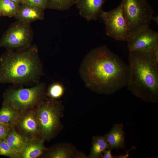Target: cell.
Segmentation results:
<instances>
[{"label":"cell","mask_w":158,"mask_h":158,"mask_svg":"<svg viewBox=\"0 0 158 158\" xmlns=\"http://www.w3.org/2000/svg\"><path fill=\"white\" fill-rule=\"evenodd\" d=\"M79 73L90 90L110 95L127 86L130 69L128 65L104 45L93 49L86 55Z\"/></svg>","instance_id":"obj_1"},{"label":"cell","mask_w":158,"mask_h":158,"mask_svg":"<svg viewBox=\"0 0 158 158\" xmlns=\"http://www.w3.org/2000/svg\"><path fill=\"white\" fill-rule=\"evenodd\" d=\"M44 74L36 46L6 51L0 56V83L14 86L33 85Z\"/></svg>","instance_id":"obj_2"},{"label":"cell","mask_w":158,"mask_h":158,"mask_svg":"<svg viewBox=\"0 0 158 158\" xmlns=\"http://www.w3.org/2000/svg\"><path fill=\"white\" fill-rule=\"evenodd\" d=\"M128 90L145 102H158V62L151 52L129 51Z\"/></svg>","instance_id":"obj_3"},{"label":"cell","mask_w":158,"mask_h":158,"mask_svg":"<svg viewBox=\"0 0 158 158\" xmlns=\"http://www.w3.org/2000/svg\"><path fill=\"white\" fill-rule=\"evenodd\" d=\"M35 110L40 137L45 141H49L63 129L61 119L63 115V106L59 99L47 97Z\"/></svg>","instance_id":"obj_4"},{"label":"cell","mask_w":158,"mask_h":158,"mask_svg":"<svg viewBox=\"0 0 158 158\" xmlns=\"http://www.w3.org/2000/svg\"><path fill=\"white\" fill-rule=\"evenodd\" d=\"M46 90V84L43 82L28 87L13 85L4 92L3 102L12 106L20 115L35 109L47 97Z\"/></svg>","instance_id":"obj_5"},{"label":"cell","mask_w":158,"mask_h":158,"mask_svg":"<svg viewBox=\"0 0 158 158\" xmlns=\"http://www.w3.org/2000/svg\"><path fill=\"white\" fill-rule=\"evenodd\" d=\"M121 2L129 39L140 30L149 27L154 10L147 0H122Z\"/></svg>","instance_id":"obj_6"},{"label":"cell","mask_w":158,"mask_h":158,"mask_svg":"<svg viewBox=\"0 0 158 158\" xmlns=\"http://www.w3.org/2000/svg\"><path fill=\"white\" fill-rule=\"evenodd\" d=\"M33 32L30 23L19 20L13 23L0 39V47L18 50L31 45Z\"/></svg>","instance_id":"obj_7"},{"label":"cell","mask_w":158,"mask_h":158,"mask_svg":"<svg viewBox=\"0 0 158 158\" xmlns=\"http://www.w3.org/2000/svg\"><path fill=\"white\" fill-rule=\"evenodd\" d=\"M100 18L105 24L107 36L117 41H128L129 40L128 28L121 2L111 10L103 11Z\"/></svg>","instance_id":"obj_8"},{"label":"cell","mask_w":158,"mask_h":158,"mask_svg":"<svg viewBox=\"0 0 158 158\" xmlns=\"http://www.w3.org/2000/svg\"><path fill=\"white\" fill-rule=\"evenodd\" d=\"M128 42L129 51L151 52L158 46V33L149 27L146 28L131 36Z\"/></svg>","instance_id":"obj_9"},{"label":"cell","mask_w":158,"mask_h":158,"mask_svg":"<svg viewBox=\"0 0 158 158\" xmlns=\"http://www.w3.org/2000/svg\"><path fill=\"white\" fill-rule=\"evenodd\" d=\"M14 128L27 140L41 138L35 109L28 110L20 114Z\"/></svg>","instance_id":"obj_10"},{"label":"cell","mask_w":158,"mask_h":158,"mask_svg":"<svg viewBox=\"0 0 158 158\" xmlns=\"http://www.w3.org/2000/svg\"><path fill=\"white\" fill-rule=\"evenodd\" d=\"M40 158H87L83 152L78 150L69 143L61 142L47 148Z\"/></svg>","instance_id":"obj_11"},{"label":"cell","mask_w":158,"mask_h":158,"mask_svg":"<svg viewBox=\"0 0 158 158\" xmlns=\"http://www.w3.org/2000/svg\"><path fill=\"white\" fill-rule=\"evenodd\" d=\"M105 0H77L75 5L80 15L87 21L96 20L103 11Z\"/></svg>","instance_id":"obj_12"},{"label":"cell","mask_w":158,"mask_h":158,"mask_svg":"<svg viewBox=\"0 0 158 158\" xmlns=\"http://www.w3.org/2000/svg\"><path fill=\"white\" fill-rule=\"evenodd\" d=\"M44 10L22 2L19 5L14 17L18 20L30 23L36 20H43Z\"/></svg>","instance_id":"obj_13"},{"label":"cell","mask_w":158,"mask_h":158,"mask_svg":"<svg viewBox=\"0 0 158 158\" xmlns=\"http://www.w3.org/2000/svg\"><path fill=\"white\" fill-rule=\"evenodd\" d=\"M44 142L41 138L28 140L17 158L40 157L47 148L44 145Z\"/></svg>","instance_id":"obj_14"},{"label":"cell","mask_w":158,"mask_h":158,"mask_svg":"<svg viewBox=\"0 0 158 158\" xmlns=\"http://www.w3.org/2000/svg\"><path fill=\"white\" fill-rule=\"evenodd\" d=\"M123 127L122 123L115 124L110 131L104 135L109 145V149L124 148L126 144Z\"/></svg>","instance_id":"obj_15"},{"label":"cell","mask_w":158,"mask_h":158,"mask_svg":"<svg viewBox=\"0 0 158 158\" xmlns=\"http://www.w3.org/2000/svg\"><path fill=\"white\" fill-rule=\"evenodd\" d=\"M5 139L16 154V158L23 148L28 140L18 133L14 127L11 128Z\"/></svg>","instance_id":"obj_16"},{"label":"cell","mask_w":158,"mask_h":158,"mask_svg":"<svg viewBox=\"0 0 158 158\" xmlns=\"http://www.w3.org/2000/svg\"><path fill=\"white\" fill-rule=\"evenodd\" d=\"M20 116L17 111L8 104L2 103L0 109V123L14 127Z\"/></svg>","instance_id":"obj_17"},{"label":"cell","mask_w":158,"mask_h":158,"mask_svg":"<svg viewBox=\"0 0 158 158\" xmlns=\"http://www.w3.org/2000/svg\"><path fill=\"white\" fill-rule=\"evenodd\" d=\"M107 149H109V145L104 135L94 136L92 138L90 153L88 157L100 158L102 153Z\"/></svg>","instance_id":"obj_18"},{"label":"cell","mask_w":158,"mask_h":158,"mask_svg":"<svg viewBox=\"0 0 158 158\" xmlns=\"http://www.w3.org/2000/svg\"><path fill=\"white\" fill-rule=\"evenodd\" d=\"M65 89L63 85L58 82L51 84L46 90L47 97L53 99H59L63 95Z\"/></svg>","instance_id":"obj_19"},{"label":"cell","mask_w":158,"mask_h":158,"mask_svg":"<svg viewBox=\"0 0 158 158\" xmlns=\"http://www.w3.org/2000/svg\"><path fill=\"white\" fill-rule=\"evenodd\" d=\"M19 5L11 0H0V7L2 16L14 17L17 11Z\"/></svg>","instance_id":"obj_20"},{"label":"cell","mask_w":158,"mask_h":158,"mask_svg":"<svg viewBox=\"0 0 158 158\" xmlns=\"http://www.w3.org/2000/svg\"><path fill=\"white\" fill-rule=\"evenodd\" d=\"M77 0H48L47 8L62 11L68 10Z\"/></svg>","instance_id":"obj_21"},{"label":"cell","mask_w":158,"mask_h":158,"mask_svg":"<svg viewBox=\"0 0 158 158\" xmlns=\"http://www.w3.org/2000/svg\"><path fill=\"white\" fill-rule=\"evenodd\" d=\"M0 155L11 158H16V155L9 146L5 139L0 141Z\"/></svg>","instance_id":"obj_22"},{"label":"cell","mask_w":158,"mask_h":158,"mask_svg":"<svg viewBox=\"0 0 158 158\" xmlns=\"http://www.w3.org/2000/svg\"><path fill=\"white\" fill-rule=\"evenodd\" d=\"M47 1L48 0H23L22 2L45 9L47 8Z\"/></svg>","instance_id":"obj_23"},{"label":"cell","mask_w":158,"mask_h":158,"mask_svg":"<svg viewBox=\"0 0 158 158\" xmlns=\"http://www.w3.org/2000/svg\"><path fill=\"white\" fill-rule=\"evenodd\" d=\"M11 127L0 123V141L4 139Z\"/></svg>","instance_id":"obj_24"},{"label":"cell","mask_w":158,"mask_h":158,"mask_svg":"<svg viewBox=\"0 0 158 158\" xmlns=\"http://www.w3.org/2000/svg\"><path fill=\"white\" fill-rule=\"evenodd\" d=\"M111 150L107 149L103 153L100 158H116V156H114L112 155Z\"/></svg>","instance_id":"obj_25"},{"label":"cell","mask_w":158,"mask_h":158,"mask_svg":"<svg viewBox=\"0 0 158 158\" xmlns=\"http://www.w3.org/2000/svg\"><path fill=\"white\" fill-rule=\"evenodd\" d=\"M135 148V147L134 146H133L131 149H130L126 151V154L124 155H120L119 156H116V158H128L129 156V152L131 151L132 150H133Z\"/></svg>","instance_id":"obj_26"},{"label":"cell","mask_w":158,"mask_h":158,"mask_svg":"<svg viewBox=\"0 0 158 158\" xmlns=\"http://www.w3.org/2000/svg\"><path fill=\"white\" fill-rule=\"evenodd\" d=\"M152 20L155 21L157 25L158 24V16H152Z\"/></svg>","instance_id":"obj_27"},{"label":"cell","mask_w":158,"mask_h":158,"mask_svg":"<svg viewBox=\"0 0 158 158\" xmlns=\"http://www.w3.org/2000/svg\"><path fill=\"white\" fill-rule=\"evenodd\" d=\"M12 1L17 3L18 4H20L22 2L23 0H11Z\"/></svg>","instance_id":"obj_28"},{"label":"cell","mask_w":158,"mask_h":158,"mask_svg":"<svg viewBox=\"0 0 158 158\" xmlns=\"http://www.w3.org/2000/svg\"><path fill=\"white\" fill-rule=\"evenodd\" d=\"M2 16V11H1V8H0V17Z\"/></svg>","instance_id":"obj_29"}]
</instances>
